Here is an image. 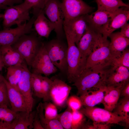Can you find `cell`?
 Masks as SVG:
<instances>
[{
  "mask_svg": "<svg viewBox=\"0 0 129 129\" xmlns=\"http://www.w3.org/2000/svg\"><path fill=\"white\" fill-rule=\"evenodd\" d=\"M107 38L98 33V38L92 52L87 57L85 69L106 68L112 65L113 57Z\"/></svg>",
  "mask_w": 129,
  "mask_h": 129,
  "instance_id": "cell-1",
  "label": "cell"
},
{
  "mask_svg": "<svg viewBox=\"0 0 129 129\" xmlns=\"http://www.w3.org/2000/svg\"><path fill=\"white\" fill-rule=\"evenodd\" d=\"M67 42V79L73 83L85 69L87 58L80 51L75 43L67 32H64Z\"/></svg>",
  "mask_w": 129,
  "mask_h": 129,
  "instance_id": "cell-2",
  "label": "cell"
},
{
  "mask_svg": "<svg viewBox=\"0 0 129 129\" xmlns=\"http://www.w3.org/2000/svg\"><path fill=\"white\" fill-rule=\"evenodd\" d=\"M106 68L85 69L73 82V85L77 89V95L80 96L92 89L105 86L104 81Z\"/></svg>",
  "mask_w": 129,
  "mask_h": 129,
  "instance_id": "cell-3",
  "label": "cell"
},
{
  "mask_svg": "<svg viewBox=\"0 0 129 129\" xmlns=\"http://www.w3.org/2000/svg\"><path fill=\"white\" fill-rule=\"evenodd\" d=\"M43 43L32 32L21 36L11 46L20 54L27 65L30 67Z\"/></svg>",
  "mask_w": 129,
  "mask_h": 129,
  "instance_id": "cell-4",
  "label": "cell"
},
{
  "mask_svg": "<svg viewBox=\"0 0 129 129\" xmlns=\"http://www.w3.org/2000/svg\"><path fill=\"white\" fill-rule=\"evenodd\" d=\"M31 9L24 1L7 7L5 9L2 18L3 28L15 25L19 26L26 23L31 18L29 11Z\"/></svg>",
  "mask_w": 129,
  "mask_h": 129,
  "instance_id": "cell-5",
  "label": "cell"
},
{
  "mask_svg": "<svg viewBox=\"0 0 129 129\" xmlns=\"http://www.w3.org/2000/svg\"><path fill=\"white\" fill-rule=\"evenodd\" d=\"M45 47L52 63L60 71H67V45L58 39L52 40L46 43Z\"/></svg>",
  "mask_w": 129,
  "mask_h": 129,
  "instance_id": "cell-6",
  "label": "cell"
},
{
  "mask_svg": "<svg viewBox=\"0 0 129 129\" xmlns=\"http://www.w3.org/2000/svg\"><path fill=\"white\" fill-rule=\"evenodd\" d=\"M79 110L94 123L118 124L121 122H124L125 124L124 118L104 109L95 106H83Z\"/></svg>",
  "mask_w": 129,
  "mask_h": 129,
  "instance_id": "cell-7",
  "label": "cell"
},
{
  "mask_svg": "<svg viewBox=\"0 0 129 129\" xmlns=\"http://www.w3.org/2000/svg\"><path fill=\"white\" fill-rule=\"evenodd\" d=\"M59 0H48L43 10L45 14L54 25V30L59 39L65 34L63 28L64 15Z\"/></svg>",
  "mask_w": 129,
  "mask_h": 129,
  "instance_id": "cell-8",
  "label": "cell"
},
{
  "mask_svg": "<svg viewBox=\"0 0 129 129\" xmlns=\"http://www.w3.org/2000/svg\"><path fill=\"white\" fill-rule=\"evenodd\" d=\"M37 16L34 15L26 23L14 28L7 27L0 31L1 45H11L22 36L32 32V27Z\"/></svg>",
  "mask_w": 129,
  "mask_h": 129,
  "instance_id": "cell-9",
  "label": "cell"
},
{
  "mask_svg": "<svg viewBox=\"0 0 129 129\" xmlns=\"http://www.w3.org/2000/svg\"><path fill=\"white\" fill-rule=\"evenodd\" d=\"M125 7L113 11L97 9L90 14L85 15L88 25L96 32L101 34L108 22Z\"/></svg>",
  "mask_w": 129,
  "mask_h": 129,
  "instance_id": "cell-10",
  "label": "cell"
},
{
  "mask_svg": "<svg viewBox=\"0 0 129 129\" xmlns=\"http://www.w3.org/2000/svg\"><path fill=\"white\" fill-rule=\"evenodd\" d=\"M61 4L64 21L88 14L94 9L82 0H62Z\"/></svg>",
  "mask_w": 129,
  "mask_h": 129,
  "instance_id": "cell-11",
  "label": "cell"
},
{
  "mask_svg": "<svg viewBox=\"0 0 129 129\" xmlns=\"http://www.w3.org/2000/svg\"><path fill=\"white\" fill-rule=\"evenodd\" d=\"M30 67L32 72L43 74L46 76L55 73L58 70L52 62L43 43Z\"/></svg>",
  "mask_w": 129,
  "mask_h": 129,
  "instance_id": "cell-12",
  "label": "cell"
},
{
  "mask_svg": "<svg viewBox=\"0 0 129 129\" xmlns=\"http://www.w3.org/2000/svg\"><path fill=\"white\" fill-rule=\"evenodd\" d=\"M106 70L104 81L107 87L124 86L129 82V69L122 66L111 65Z\"/></svg>",
  "mask_w": 129,
  "mask_h": 129,
  "instance_id": "cell-13",
  "label": "cell"
},
{
  "mask_svg": "<svg viewBox=\"0 0 129 129\" xmlns=\"http://www.w3.org/2000/svg\"><path fill=\"white\" fill-rule=\"evenodd\" d=\"M22 66L23 71L18 83V89L25 99L27 106V112L30 113L32 111L34 103L31 84V73L25 62L23 63Z\"/></svg>",
  "mask_w": 129,
  "mask_h": 129,
  "instance_id": "cell-14",
  "label": "cell"
},
{
  "mask_svg": "<svg viewBox=\"0 0 129 129\" xmlns=\"http://www.w3.org/2000/svg\"><path fill=\"white\" fill-rule=\"evenodd\" d=\"M72 87L62 81L56 78L53 81L50 93L51 100L56 106H64L67 101Z\"/></svg>",
  "mask_w": 129,
  "mask_h": 129,
  "instance_id": "cell-15",
  "label": "cell"
},
{
  "mask_svg": "<svg viewBox=\"0 0 129 129\" xmlns=\"http://www.w3.org/2000/svg\"><path fill=\"white\" fill-rule=\"evenodd\" d=\"M64 32L68 33L77 45L85 33L88 23L85 15L67 21H64Z\"/></svg>",
  "mask_w": 129,
  "mask_h": 129,
  "instance_id": "cell-16",
  "label": "cell"
},
{
  "mask_svg": "<svg viewBox=\"0 0 129 129\" xmlns=\"http://www.w3.org/2000/svg\"><path fill=\"white\" fill-rule=\"evenodd\" d=\"M98 35V33L94 31L88 25L85 33L77 45L80 51L87 58L92 52Z\"/></svg>",
  "mask_w": 129,
  "mask_h": 129,
  "instance_id": "cell-17",
  "label": "cell"
},
{
  "mask_svg": "<svg viewBox=\"0 0 129 129\" xmlns=\"http://www.w3.org/2000/svg\"><path fill=\"white\" fill-rule=\"evenodd\" d=\"M4 81L7 88L11 109L16 112L21 111L27 112V103L22 94L19 91L12 86L5 78Z\"/></svg>",
  "mask_w": 129,
  "mask_h": 129,
  "instance_id": "cell-18",
  "label": "cell"
},
{
  "mask_svg": "<svg viewBox=\"0 0 129 129\" xmlns=\"http://www.w3.org/2000/svg\"><path fill=\"white\" fill-rule=\"evenodd\" d=\"M108 90V87L103 86L92 89L80 96L82 106L94 107L101 103Z\"/></svg>",
  "mask_w": 129,
  "mask_h": 129,
  "instance_id": "cell-19",
  "label": "cell"
},
{
  "mask_svg": "<svg viewBox=\"0 0 129 129\" xmlns=\"http://www.w3.org/2000/svg\"><path fill=\"white\" fill-rule=\"evenodd\" d=\"M129 19V7H125L108 22L101 34L107 38L114 31L127 23Z\"/></svg>",
  "mask_w": 129,
  "mask_h": 129,
  "instance_id": "cell-20",
  "label": "cell"
},
{
  "mask_svg": "<svg viewBox=\"0 0 129 129\" xmlns=\"http://www.w3.org/2000/svg\"><path fill=\"white\" fill-rule=\"evenodd\" d=\"M0 52L5 66L7 67L22 64L25 61L20 54L11 45H1Z\"/></svg>",
  "mask_w": 129,
  "mask_h": 129,
  "instance_id": "cell-21",
  "label": "cell"
},
{
  "mask_svg": "<svg viewBox=\"0 0 129 129\" xmlns=\"http://www.w3.org/2000/svg\"><path fill=\"white\" fill-rule=\"evenodd\" d=\"M33 25L39 36L46 38H48L54 28V25L45 16L43 10H41L38 14Z\"/></svg>",
  "mask_w": 129,
  "mask_h": 129,
  "instance_id": "cell-22",
  "label": "cell"
},
{
  "mask_svg": "<svg viewBox=\"0 0 129 129\" xmlns=\"http://www.w3.org/2000/svg\"><path fill=\"white\" fill-rule=\"evenodd\" d=\"M36 113V111L17 112L15 118L11 123V129L33 128L32 123Z\"/></svg>",
  "mask_w": 129,
  "mask_h": 129,
  "instance_id": "cell-23",
  "label": "cell"
},
{
  "mask_svg": "<svg viewBox=\"0 0 129 129\" xmlns=\"http://www.w3.org/2000/svg\"><path fill=\"white\" fill-rule=\"evenodd\" d=\"M110 38L109 48L113 59L119 55L129 45V39L122 36L120 32H112Z\"/></svg>",
  "mask_w": 129,
  "mask_h": 129,
  "instance_id": "cell-24",
  "label": "cell"
},
{
  "mask_svg": "<svg viewBox=\"0 0 129 129\" xmlns=\"http://www.w3.org/2000/svg\"><path fill=\"white\" fill-rule=\"evenodd\" d=\"M124 86L107 87L108 91L101 102L104 109L112 112L120 98L121 91Z\"/></svg>",
  "mask_w": 129,
  "mask_h": 129,
  "instance_id": "cell-25",
  "label": "cell"
},
{
  "mask_svg": "<svg viewBox=\"0 0 129 129\" xmlns=\"http://www.w3.org/2000/svg\"><path fill=\"white\" fill-rule=\"evenodd\" d=\"M6 105H0V129H10L11 123L15 118L16 113Z\"/></svg>",
  "mask_w": 129,
  "mask_h": 129,
  "instance_id": "cell-26",
  "label": "cell"
},
{
  "mask_svg": "<svg viewBox=\"0 0 129 129\" xmlns=\"http://www.w3.org/2000/svg\"><path fill=\"white\" fill-rule=\"evenodd\" d=\"M112 112L124 118L126 126L129 125V97H123L119 99Z\"/></svg>",
  "mask_w": 129,
  "mask_h": 129,
  "instance_id": "cell-27",
  "label": "cell"
},
{
  "mask_svg": "<svg viewBox=\"0 0 129 129\" xmlns=\"http://www.w3.org/2000/svg\"><path fill=\"white\" fill-rule=\"evenodd\" d=\"M23 63L9 66L7 68L6 80L12 86L18 91V83L23 71Z\"/></svg>",
  "mask_w": 129,
  "mask_h": 129,
  "instance_id": "cell-28",
  "label": "cell"
},
{
  "mask_svg": "<svg viewBox=\"0 0 129 129\" xmlns=\"http://www.w3.org/2000/svg\"><path fill=\"white\" fill-rule=\"evenodd\" d=\"M37 112L41 124L44 129H64L59 121L57 119L48 120L45 118L43 103L40 102L37 106Z\"/></svg>",
  "mask_w": 129,
  "mask_h": 129,
  "instance_id": "cell-29",
  "label": "cell"
},
{
  "mask_svg": "<svg viewBox=\"0 0 129 129\" xmlns=\"http://www.w3.org/2000/svg\"><path fill=\"white\" fill-rule=\"evenodd\" d=\"M97 9L115 10L123 7H129L128 4L122 0H96Z\"/></svg>",
  "mask_w": 129,
  "mask_h": 129,
  "instance_id": "cell-30",
  "label": "cell"
},
{
  "mask_svg": "<svg viewBox=\"0 0 129 129\" xmlns=\"http://www.w3.org/2000/svg\"><path fill=\"white\" fill-rule=\"evenodd\" d=\"M42 76L40 74L31 73V84L33 94L35 96L41 98H43L42 89Z\"/></svg>",
  "mask_w": 129,
  "mask_h": 129,
  "instance_id": "cell-31",
  "label": "cell"
},
{
  "mask_svg": "<svg viewBox=\"0 0 129 129\" xmlns=\"http://www.w3.org/2000/svg\"><path fill=\"white\" fill-rule=\"evenodd\" d=\"M44 115L46 119L48 120L57 119L59 120L60 114H58L56 106L49 102L43 103Z\"/></svg>",
  "mask_w": 129,
  "mask_h": 129,
  "instance_id": "cell-32",
  "label": "cell"
},
{
  "mask_svg": "<svg viewBox=\"0 0 129 129\" xmlns=\"http://www.w3.org/2000/svg\"><path fill=\"white\" fill-rule=\"evenodd\" d=\"M112 65L122 66L129 69V50L126 49L119 55L114 58Z\"/></svg>",
  "mask_w": 129,
  "mask_h": 129,
  "instance_id": "cell-33",
  "label": "cell"
},
{
  "mask_svg": "<svg viewBox=\"0 0 129 129\" xmlns=\"http://www.w3.org/2000/svg\"><path fill=\"white\" fill-rule=\"evenodd\" d=\"M53 82V81L46 76H42V99L44 102L51 101L50 93Z\"/></svg>",
  "mask_w": 129,
  "mask_h": 129,
  "instance_id": "cell-34",
  "label": "cell"
},
{
  "mask_svg": "<svg viewBox=\"0 0 129 129\" xmlns=\"http://www.w3.org/2000/svg\"><path fill=\"white\" fill-rule=\"evenodd\" d=\"M71 129H82L85 122V115L79 110L72 111Z\"/></svg>",
  "mask_w": 129,
  "mask_h": 129,
  "instance_id": "cell-35",
  "label": "cell"
},
{
  "mask_svg": "<svg viewBox=\"0 0 129 129\" xmlns=\"http://www.w3.org/2000/svg\"><path fill=\"white\" fill-rule=\"evenodd\" d=\"M72 120V111L68 107L66 111L60 114L59 120L64 129H71Z\"/></svg>",
  "mask_w": 129,
  "mask_h": 129,
  "instance_id": "cell-36",
  "label": "cell"
},
{
  "mask_svg": "<svg viewBox=\"0 0 129 129\" xmlns=\"http://www.w3.org/2000/svg\"><path fill=\"white\" fill-rule=\"evenodd\" d=\"M2 105L11 107L7 87L4 81L0 82V105Z\"/></svg>",
  "mask_w": 129,
  "mask_h": 129,
  "instance_id": "cell-37",
  "label": "cell"
},
{
  "mask_svg": "<svg viewBox=\"0 0 129 129\" xmlns=\"http://www.w3.org/2000/svg\"><path fill=\"white\" fill-rule=\"evenodd\" d=\"M24 1L33 8L34 14L43 10L45 5V0H25Z\"/></svg>",
  "mask_w": 129,
  "mask_h": 129,
  "instance_id": "cell-38",
  "label": "cell"
},
{
  "mask_svg": "<svg viewBox=\"0 0 129 129\" xmlns=\"http://www.w3.org/2000/svg\"><path fill=\"white\" fill-rule=\"evenodd\" d=\"M68 107L72 111L79 110L82 106L79 97L72 96L70 97L67 101Z\"/></svg>",
  "mask_w": 129,
  "mask_h": 129,
  "instance_id": "cell-39",
  "label": "cell"
},
{
  "mask_svg": "<svg viewBox=\"0 0 129 129\" xmlns=\"http://www.w3.org/2000/svg\"><path fill=\"white\" fill-rule=\"evenodd\" d=\"M23 0H0V9L23 3Z\"/></svg>",
  "mask_w": 129,
  "mask_h": 129,
  "instance_id": "cell-40",
  "label": "cell"
},
{
  "mask_svg": "<svg viewBox=\"0 0 129 129\" xmlns=\"http://www.w3.org/2000/svg\"><path fill=\"white\" fill-rule=\"evenodd\" d=\"M32 125L34 129H44L41 124L38 114L36 111Z\"/></svg>",
  "mask_w": 129,
  "mask_h": 129,
  "instance_id": "cell-41",
  "label": "cell"
},
{
  "mask_svg": "<svg viewBox=\"0 0 129 129\" xmlns=\"http://www.w3.org/2000/svg\"><path fill=\"white\" fill-rule=\"evenodd\" d=\"M120 32L121 34L123 36L129 38V24L127 23L121 27Z\"/></svg>",
  "mask_w": 129,
  "mask_h": 129,
  "instance_id": "cell-42",
  "label": "cell"
},
{
  "mask_svg": "<svg viewBox=\"0 0 129 129\" xmlns=\"http://www.w3.org/2000/svg\"><path fill=\"white\" fill-rule=\"evenodd\" d=\"M129 97V82L121 90L120 97Z\"/></svg>",
  "mask_w": 129,
  "mask_h": 129,
  "instance_id": "cell-43",
  "label": "cell"
},
{
  "mask_svg": "<svg viewBox=\"0 0 129 129\" xmlns=\"http://www.w3.org/2000/svg\"><path fill=\"white\" fill-rule=\"evenodd\" d=\"M4 66V64L0 52V71L2 70Z\"/></svg>",
  "mask_w": 129,
  "mask_h": 129,
  "instance_id": "cell-44",
  "label": "cell"
},
{
  "mask_svg": "<svg viewBox=\"0 0 129 129\" xmlns=\"http://www.w3.org/2000/svg\"><path fill=\"white\" fill-rule=\"evenodd\" d=\"M5 78L0 74V82L4 81Z\"/></svg>",
  "mask_w": 129,
  "mask_h": 129,
  "instance_id": "cell-45",
  "label": "cell"
},
{
  "mask_svg": "<svg viewBox=\"0 0 129 129\" xmlns=\"http://www.w3.org/2000/svg\"><path fill=\"white\" fill-rule=\"evenodd\" d=\"M2 19V18H0V31L1 30V22Z\"/></svg>",
  "mask_w": 129,
  "mask_h": 129,
  "instance_id": "cell-46",
  "label": "cell"
},
{
  "mask_svg": "<svg viewBox=\"0 0 129 129\" xmlns=\"http://www.w3.org/2000/svg\"><path fill=\"white\" fill-rule=\"evenodd\" d=\"M3 14L0 13V18H3Z\"/></svg>",
  "mask_w": 129,
  "mask_h": 129,
  "instance_id": "cell-47",
  "label": "cell"
},
{
  "mask_svg": "<svg viewBox=\"0 0 129 129\" xmlns=\"http://www.w3.org/2000/svg\"><path fill=\"white\" fill-rule=\"evenodd\" d=\"M48 0H45V4Z\"/></svg>",
  "mask_w": 129,
  "mask_h": 129,
  "instance_id": "cell-48",
  "label": "cell"
},
{
  "mask_svg": "<svg viewBox=\"0 0 129 129\" xmlns=\"http://www.w3.org/2000/svg\"><path fill=\"white\" fill-rule=\"evenodd\" d=\"M1 46V45L0 44V47Z\"/></svg>",
  "mask_w": 129,
  "mask_h": 129,
  "instance_id": "cell-49",
  "label": "cell"
}]
</instances>
